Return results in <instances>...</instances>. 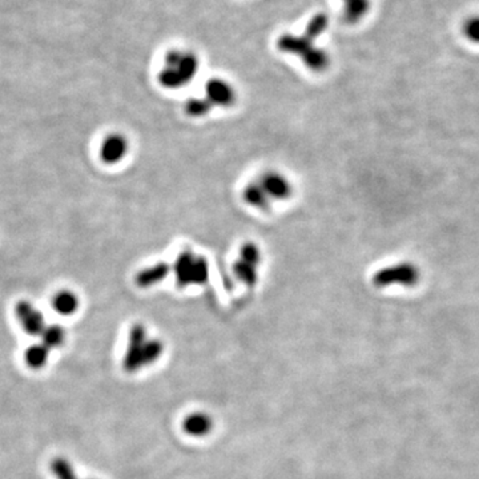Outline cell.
Masks as SVG:
<instances>
[{
    "label": "cell",
    "mask_w": 479,
    "mask_h": 479,
    "mask_svg": "<svg viewBox=\"0 0 479 479\" xmlns=\"http://www.w3.org/2000/svg\"><path fill=\"white\" fill-rule=\"evenodd\" d=\"M179 288L204 285L209 280V263L204 256L196 255L192 251L180 252L172 265Z\"/></svg>",
    "instance_id": "6da1fadb"
},
{
    "label": "cell",
    "mask_w": 479,
    "mask_h": 479,
    "mask_svg": "<svg viewBox=\"0 0 479 479\" xmlns=\"http://www.w3.org/2000/svg\"><path fill=\"white\" fill-rule=\"evenodd\" d=\"M419 269L411 263H397L385 266L373 275V284L377 288H388L391 285L414 286L419 281Z\"/></svg>",
    "instance_id": "7a4b0ae2"
},
{
    "label": "cell",
    "mask_w": 479,
    "mask_h": 479,
    "mask_svg": "<svg viewBox=\"0 0 479 479\" xmlns=\"http://www.w3.org/2000/svg\"><path fill=\"white\" fill-rule=\"evenodd\" d=\"M148 338L147 330L142 324H136L130 332L128 347L124 357V369L127 372H135L144 365V354Z\"/></svg>",
    "instance_id": "3957f363"
},
{
    "label": "cell",
    "mask_w": 479,
    "mask_h": 479,
    "mask_svg": "<svg viewBox=\"0 0 479 479\" xmlns=\"http://www.w3.org/2000/svg\"><path fill=\"white\" fill-rule=\"evenodd\" d=\"M265 194L269 196V199L273 201H285L289 200L293 194L295 188L290 180L286 177L285 174L278 172V171H265L264 174H260L258 180Z\"/></svg>",
    "instance_id": "277c9868"
},
{
    "label": "cell",
    "mask_w": 479,
    "mask_h": 479,
    "mask_svg": "<svg viewBox=\"0 0 479 479\" xmlns=\"http://www.w3.org/2000/svg\"><path fill=\"white\" fill-rule=\"evenodd\" d=\"M205 96L214 107L229 108L237 100L235 87L220 78L209 79L205 84Z\"/></svg>",
    "instance_id": "5b68a950"
},
{
    "label": "cell",
    "mask_w": 479,
    "mask_h": 479,
    "mask_svg": "<svg viewBox=\"0 0 479 479\" xmlns=\"http://www.w3.org/2000/svg\"><path fill=\"white\" fill-rule=\"evenodd\" d=\"M130 151V143L122 133H110L104 137L100 145V159L102 163L113 165L120 163Z\"/></svg>",
    "instance_id": "8992f818"
},
{
    "label": "cell",
    "mask_w": 479,
    "mask_h": 479,
    "mask_svg": "<svg viewBox=\"0 0 479 479\" xmlns=\"http://www.w3.org/2000/svg\"><path fill=\"white\" fill-rule=\"evenodd\" d=\"M15 313L24 329V332L30 336H41L44 330V317L41 312L28 301H19L15 306Z\"/></svg>",
    "instance_id": "52a82bcc"
},
{
    "label": "cell",
    "mask_w": 479,
    "mask_h": 479,
    "mask_svg": "<svg viewBox=\"0 0 479 479\" xmlns=\"http://www.w3.org/2000/svg\"><path fill=\"white\" fill-rule=\"evenodd\" d=\"M315 41L307 39L305 35H293V33H285L278 38L277 41V48L284 53H289L298 58H304L306 53L312 51L315 48Z\"/></svg>",
    "instance_id": "ba28073f"
},
{
    "label": "cell",
    "mask_w": 479,
    "mask_h": 479,
    "mask_svg": "<svg viewBox=\"0 0 479 479\" xmlns=\"http://www.w3.org/2000/svg\"><path fill=\"white\" fill-rule=\"evenodd\" d=\"M171 272H172V266L169 264L157 263V264L147 266L140 272H137L135 275V284L142 289H147V288H151L164 281Z\"/></svg>",
    "instance_id": "9c48e42d"
},
{
    "label": "cell",
    "mask_w": 479,
    "mask_h": 479,
    "mask_svg": "<svg viewBox=\"0 0 479 479\" xmlns=\"http://www.w3.org/2000/svg\"><path fill=\"white\" fill-rule=\"evenodd\" d=\"M241 197L245 204L258 209V211L268 212L272 208V200L269 199V196L265 194V191L263 189V186L257 180L245 185L241 192Z\"/></svg>",
    "instance_id": "30bf717a"
},
{
    "label": "cell",
    "mask_w": 479,
    "mask_h": 479,
    "mask_svg": "<svg viewBox=\"0 0 479 479\" xmlns=\"http://www.w3.org/2000/svg\"><path fill=\"white\" fill-rule=\"evenodd\" d=\"M199 67H200L199 58L192 52L184 51L183 56L179 60V63L174 67H168V68H174V71L177 72L179 78L181 79L184 87H185L186 84H189L196 78V75L199 72Z\"/></svg>",
    "instance_id": "8fae6325"
},
{
    "label": "cell",
    "mask_w": 479,
    "mask_h": 479,
    "mask_svg": "<svg viewBox=\"0 0 479 479\" xmlns=\"http://www.w3.org/2000/svg\"><path fill=\"white\" fill-rule=\"evenodd\" d=\"M52 306L61 316H71L78 312L79 298L71 290H60L52 298Z\"/></svg>",
    "instance_id": "7c38bea8"
},
{
    "label": "cell",
    "mask_w": 479,
    "mask_h": 479,
    "mask_svg": "<svg viewBox=\"0 0 479 479\" xmlns=\"http://www.w3.org/2000/svg\"><path fill=\"white\" fill-rule=\"evenodd\" d=\"M344 1V15L349 23H358L362 21L372 7L370 0H342Z\"/></svg>",
    "instance_id": "4fadbf2b"
},
{
    "label": "cell",
    "mask_w": 479,
    "mask_h": 479,
    "mask_svg": "<svg viewBox=\"0 0 479 479\" xmlns=\"http://www.w3.org/2000/svg\"><path fill=\"white\" fill-rule=\"evenodd\" d=\"M232 272L240 283H243L244 285L249 286V288H253L258 283V268L246 264L240 258L233 263Z\"/></svg>",
    "instance_id": "5bb4252c"
},
{
    "label": "cell",
    "mask_w": 479,
    "mask_h": 479,
    "mask_svg": "<svg viewBox=\"0 0 479 479\" xmlns=\"http://www.w3.org/2000/svg\"><path fill=\"white\" fill-rule=\"evenodd\" d=\"M301 60L310 71L315 72L325 71L330 64L327 52L320 47H315L312 51L307 52Z\"/></svg>",
    "instance_id": "9a60e30c"
},
{
    "label": "cell",
    "mask_w": 479,
    "mask_h": 479,
    "mask_svg": "<svg viewBox=\"0 0 479 479\" xmlns=\"http://www.w3.org/2000/svg\"><path fill=\"white\" fill-rule=\"evenodd\" d=\"M327 27H329V18L327 14L318 12L310 21H307L304 35L307 39L315 41L327 30Z\"/></svg>",
    "instance_id": "2e32d148"
},
{
    "label": "cell",
    "mask_w": 479,
    "mask_h": 479,
    "mask_svg": "<svg viewBox=\"0 0 479 479\" xmlns=\"http://www.w3.org/2000/svg\"><path fill=\"white\" fill-rule=\"evenodd\" d=\"M48 356H50V349L44 347L43 344L41 345H32L26 350V362L31 369H41L46 367L47 361H48Z\"/></svg>",
    "instance_id": "e0dca14e"
},
{
    "label": "cell",
    "mask_w": 479,
    "mask_h": 479,
    "mask_svg": "<svg viewBox=\"0 0 479 479\" xmlns=\"http://www.w3.org/2000/svg\"><path fill=\"white\" fill-rule=\"evenodd\" d=\"M41 344L47 349L61 347L65 339V330L60 325H50L41 332Z\"/></svg>",
    "instance_id": "ac0fdd59"
},
{
    "label": "cell",
    "mask_w": 479,
    "mask_h": 479,
    "mask_svg": "<svg viewBox=\"0 0 479 479\" xmlns=\"http://www.w3.org/2000/svg\"><path fill=\"white\" fill-rule=\"evenodd\" d=\"M212 108H214V105L206 98H194V99H189L188 102H185L184 111L189 117L200 119V117H204L208 113L211 112Z\"/></svg>",
    "instance_id": "d6986e66"
},
{
    "label": "cell",
    "mask_w": 479,
    "mask_h": 479,
    "mask_svg": "<svg viewBox=\"0 0 479 479\" xmlns=\"http://www.w3.org/2000/svg\"><path fill=\"white\" fill-rule=\"evenodd\" d=\"M238 258L245 261L246 264H251L253 266H260L263 261V252L261 248L253 241H246L240 246L238 251Z\"/></svg>",
    "instance_id": "ffe728a7"
},
{
    "label": "cell",
    "mask_w": 479,
    "mask_h": 479,
    "mask_svg": "<svg viewBox=\"0 0 479 479\" xmlns=\"http://www.w3.org/2000/svg\"><path fill=\"white\" fill-rule=\"evenodd\" d=\"M184 426L189 434L194 436L205 434L211 428V419L205 414H192L191 417L185 419Z\"/></svg>",
    "instance_id": "44dd1931"
},
{
    "label": "cell",
    "mask_w": 479,
    "mask_h": 479,
    "mask_svg": "<svg viewBox=\"0 0 479 479\" xmlns=\"http://www.w3.org/2000/svg\"><path fill=\"white\" fill-rule=\"evenodd\" d=\"M52 473L58 479H79L71 463L65 458H55L51 462Z\"/></svg>",
    "instance_id": "7402d4cb"
},
{
    "label": "cell",
    "mask_w": 479,
    "mask_h": 479,
    "mask_svg": "<svg viewBox=\"0 0 479 479\" xmlns=\"http://www.w3.org/2000/svg\"><path fill=\"white\" fill-rule=\"evenodd\" d=\"M462 32L468 41L479 44V15H473L468 18L462 26Z\"/></svg>",
    "instance_id": "603a6c76"
}]
</instances>
